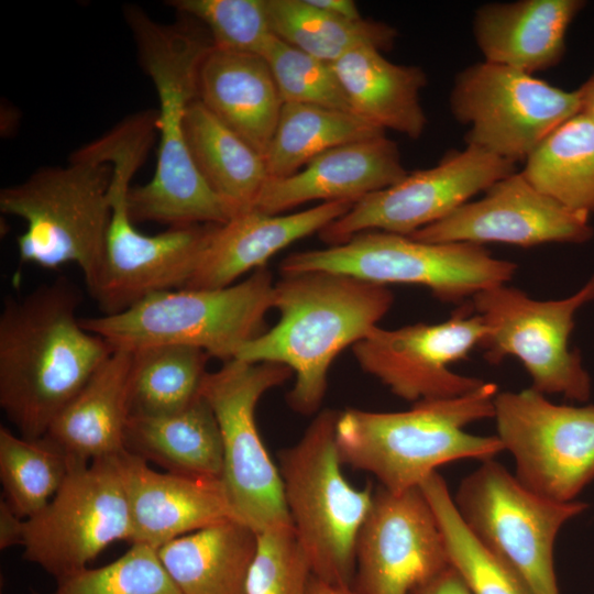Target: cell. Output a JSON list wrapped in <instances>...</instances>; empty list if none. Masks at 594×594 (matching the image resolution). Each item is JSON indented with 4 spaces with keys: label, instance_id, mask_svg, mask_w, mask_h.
<instances>
[{
    "label": "cell",
    "instance_id": "cell-26",
    "mask_svg": "<svg viewBox=\"0 0 594 594\" xmlns=\"http://www.w3.org/2000/svg\"><path fill=\"white\" fill-rule=\"evenodd\" d=\"M352 112L386 130L419 139L427 124L420 92L424 69L395 64L369 46L354 48L332 64Z\"/></svg>",
    "mask_w": 594,
    "mask_h": 594
},
{
    "label": "cell",
    "instance_id": "cell-30",
    "mask_svg": "<svg viewBox=\"0 0 594 594\" xmlns=\"http://www.w3.org/2000/svg\"><path fill=\"white\" fill-rule=\"evenodd\" d=\"M384 134L351 111L285 102L264 155L268 179L288 177L333 147Z\"/></svg>",
    "mask_w": 594,
    "mask_h": 594
},
{
    "label": "cell",
    "instance_id": "cell-4",
    "mask_svg": "<svg viewBox=\"0 0 594 594\" xmlns=\"http://www.w3.org/2000/svg\"><path fill=\"white\" fill-rule=\"evenodd\" d=\"M495 383L469 394L420 400L403 411H339L336 439L340 459L373 474L383 488L402 493L419 487L437 469L459 460L485 461L504 451L496 436L465 428L493 418Z\"/></svg>",
    "mask_w": 594,
    "mask_h": 594
},
{
    "label": "cell",
    "instance_id": "cell-5",
    "mask_svg": "<svg viewBox=\"0 0 594 594\" xmlns=\"http://www.w3.org/2000/svg\"><path fill=\"white\" fill-rule=\"evenodd\" d=\"M157 133L155 118L142 111L86 145V153L112 167L111 215L98 279L90 292L101 315L121 312L145 297L185 288L215 224L170 227L157 234L136 230L128 212L130 182Z\"/></svg>",
    "mask_w": 594,
    "mask_h": 594
},
{
    "label": "cell",
    "instance_id": "cell-18",
    "mask_svg": "<svg viewBox=\"0 0 594 594\" xmlns=\"http://www.w3.org/2000/svg\"><path fill=\"white\" fill-rule=\"evenodd\" d=\"M451 565L436 514L419 487L382 486L355 542V594H411Z\"/></svg>",
    "mask_w": 594,
    "mask_h": 594
},
{
    "label": "cell",
    "instance_id": "cell-40",
    "mask_svg": "<svg viewBox=\"0 0 594 594\" xmlns=\"http://www.w3.org/2000/svg\"><path fill=\"white\" fill-rule=\"evenodd\" d=\"M411 594H471V592L461 575L450 565Z\"/></svg>",
    "mask_w": 594,
    "mask_h": 594
},
{
    "label": "cell",
    "instance_id": "cell-24",
    "mask_svg": "<svg viewBox=\"0 0 594 594\" xmlns=\"http://www.w3.org/2000/svg\"><path fill=\"white\" fill-rule=\"evenodd\" d=\"M583 0H519L481 6L473 19L475 43L484 61L528 74L554 67L563 58L570 24Z\"/></svg>",
    "mask_w": 594,
    "mask_h": 594
},
{
    "label": "cell",
    "instance_id": "cell-33",
    "mask_svg": "<svg viewBox=\"0 0 594 594\" xmlns=\"http://www.w3.org/2000/svg\"><path fill=\"white\" fill-rule=\"evenodd\" d=\"M133 352L129 386L130 416H164L189 406L200 396L206 351L177 344L144 348Z\"/></svg>",
    "mask_w": 594,
    "mask_h": 594
},
{
    "label": "cell",
    "instance_id": "cell-12",
    "mask_svg": "<svg viewBox=\"0 0 594 594\" xmlns=\"http://www.w3.org/2000/svg\"><path fill=\"white\" fill-rule=\"evenodd\" d=\"M592 301L594 274L574 294L561 299H535L502 284L477 293L468 304L486 326L480 349L490 364L516 358L528 373L532 389L586 403L592 380L569 341L576 312Z\"/></svg>",
    "mask_w": 594,
    "mask_h": 594
},
{
    "label": "cell",
    "instance_id": "cell-1",
    "mask_svg": "<svg viewBox=\"0 0 594 594\" xmlns=\"http://www.w3.org/2000/svg\"><path fill=\"white\" fill-rule=\"evenodd\" d=\"M80 289L67 277L7 297L0 314V406L19 436L44 437L113 348L78 318Z\"/></svg>",
    "mask_w": 594,
    "mask_h": 594
},
{
    "label": "cell",
    "instance_id": "cell-39",
    "mask_svg": "<svg viewBox=\"0 0 594 594\" xmlns=\"http://www.w3.org/2000/svg\"><path fill=\"white\" fill-rule=\"evenodd\" d=\"M312 570L294 527L257 534L248 594H309Z\"/></svg>",
    "mask_w": 594,
    "mask_h": 594
},
{
    "label": "cell",
    "instance_id": "cell-10",
    "mask_svg": "<svg viewBox=\"0 0 594 594\" xmlns=\"http://www.w3.org/2000/svg\"><path fill=\"white\" fill-rule=\"evenodd\" d=\"M452 497L474 539L507 566L530 594H560L556 540L569 520L586 510V503L541 497L494 459L481 461L461 480Z\"/></svg>",
    "mask_w": 594,
    "mask_h": 594
},
{
    "label": "cell",
    "instance_id": "cell-23",
    "mask_svg": "<svg viewBox=\"0 0 594 594\" xmlns=\"http://www.w3.org/2000/svg\"><path fill=\"white\" fill-rule=\"evenodd\" d=\"M197 98L256 152L266 154L284 102L263 56L211 45L198 67Z\"/></svg>",
    "mask_w": 594,
    "mask_h": 594
},
{
    "label": "cell",
    "instance_id": "cell-42",
    "mask_svg": "<svg viewBox=\"0 0 594 594\" xmlns=\"http://www.w3.org/2000/svg\"><path fill=\"white\" fill-rule=\"evenodd\" d=\"M311 6L339 18L360 20L362 15L353 0H307Z\"/></svg>",
    "mask_w": 594,
    "mask_h": 594
},
{
    "label": "cell",
    "instance_id": "cell-45",
    "mask_svg": "<svg viewBox=\"0 0 594 594\" xmlns=\"http://www.w3.org/2000/svg\"><path fill=\"white\" fill-rule=\"evenodd\" d=\"M31 593L32 594H41V593H38L37 591H34V590H31Z\"/></svg>",
    "mask_w": 594,
    "mask_h": 594
},
{
    "label": "cell",
    "instance_id": "cell-6",
    "mask_svg": "<svg viewBox=\"0 0 594 594\" xmlns=\"http://www.w3.org/2000/svg\"><path fill=\"white\" fill-rule=\"evenodd\" d=\"M274 285L270 270L261 267L228 287L160 292L121 312L81 318V324L113 350L188 345L226 362L264 331Z\"/></svg>",
    "mask_w": 594,
    "mask_h": 594
},
{
    "label": "cell",
    "instance_id": "cell-7",
    "mask_svg": "<svg viewBox=\"0 0 594 594\" xmlns=\"http://www.w3.org/2000/svg\"><path fill=\"white\" fill-rule=\"evenodd\" d=\"M112 167L75 152L66 166L44 167L0 191V210L23 219L20 262L44 268L73 263L89 293L102 263L110 221Z\"/></svg>",
    "mask_w": 594,
    "mask_h": 594
},
{
    "label": "cell",
    "instance_id": "cell-13",
    "mask_svg": "<svg viewBox=\"0 0 594 594\" xmlns=\"http://www.w3.org/2000/svg\"><path fill=\"white\" fill-rule=\"evenodd\" d=\"M496 437L530 492L561 503L578 501L594 481V405H559L531 387L498 392Z\"/></svg>",
    "mask_w": 594,
    "mask_h": 594
},
{
    "label": "cell",
    "instance_id": "cell-29",
    "mask_svg": "<svg viewBox=\"0 0 594 594\" xmlns=\"http://www.w3.org/2000/svg\"><path fill=\"white\" fill-rule=\"evenodd\" d=\"M185 135L198 173L234 216L253 209L268 180L264 156L198 98L187 108Z\"/></svg>",
    "mask_w": 594,
    "mask_h": 594
},
{
    "label": "cell",
    "instance_id": "cell-19",
    "mask_svg": "<svg viewBox=\"0 0 594 594\" xmlns=\"http://www.w3.org/2000/svg\"><path fill=\"white\" fill-rule=\"evenodd\" d=\"M444 219L409 237L425 242L502 243L531 248L548 243L582 244L594 235L590 216L574 211L513 173Z\"/></svg>",
    "mask_w": 594,
    "mask_h": 594
},
{
    "label": "cell",
    "instance_id": "cell-14",
    "mask_svg": "<svg viewBox=\"0 0 594 594\" xmlns=\"http://www.w3.org/2000/svg\"><path fill=\"white\" fill-rule=\"evenodd\" d=\"M132 537L120 454L70 464L48 504L24 520L23 558L56 580L88 568L107 547Z\"/></svg>",
    "mask_w": 594,
    "mask_h": 594
},
{
    "label": "cell",
    "instance_id": "cell-35",
    "mask_svg": "<svg viewBox=\"0 0 594 594\" xmlns=\"http://www.w3.org/2000/svg\"><path fill=\"white\" fill-rule=\"evenodd\" d=\"M441 527L451 565L471 594H530L522 582L485 550L461 520L446 480L435 472L419 485Z\"/></svg>",
    "mask_w": 594,
    "mask_h": 594
},
{
    "label": "cell",
    "instance_id": "cell-43",
    "mask_svg": "<svg viewBox=\"0 0 594 594\" xmlns=\"http://www.w3.org/2000/svg\"><path fill=\"white\" fill-rule=\"evenodd\" d=\"M578 91L581 101V112L594 122V72Z\"/></svg>",
    "mask_w": 594,
    "mask_h": 594
},
{
    "label": "cell",
    "instance_id": "cell-27",
    "mask_svg": "<svg viewBox=\"0 0 594 594\" xmlns=\"http://www.w3.org/2000/svg\"><path fill=\"white\" fill-rule=\"evenodd\" d=\"M127 452L166 472L221 479L223 444L217 417L200 394L189 406L164 416H130Z\"/></svg>",
    "mask_w": 594,
    "mask_h": 594
},
{
    "label": "cell",
    "instance_id": "cell-22",
    "mask_svg": "<svg viewBox=\"0 0 594 594\" xmlns=\"http://www.w3.org/2000/svg\"><path fill=\"white\" fill-rule=\"evenodd\" d=\"M352 201H329L288 215L251 209L215 224L185 288L216 289L234 284L251 270L265 267L280 250L348 212Z\"/></svg>",
    "mask_w": 594,
    "mask_h": 594
},
{
    "label": "cell",
    "instance_id": "cell-32",
    "mask_svg": "<svg viewBox=\"0 0 594 594\" xmlns=\"http://www.w3.org/2000/svg\"><path fill=\"white\" fill-rule=\"evenodd\" d=\"M266 8L276 37L330 64L362 46L391 50L397 37L396 29L387 23L342 19L307 0H266Z\"/></svg>",
    "mask_w": 594,
    "mask_h": 594
},
{
    "label": "cell",
    "instance_id": "cell-37",
    "mask_svg": "<svg viewBox=\"0 0 594 594\" xmlns=\"http://www.w3.org/2000/svg\"><path fill=\"white\" fill-rule=\"evenodd\" d=\"M179 14L200 22L218 48L263 55L274 34L266 0H173Z\"/></svg>",
    "mask_w": 594,
    "mask_h": 594
},
{
    "label": "cell",
    "instance_id": "cell-36",
    "mask_svg": "<svg viewBox=\"0 0 594 594\" xmlns=\"http://www.w3.org/2000/svg\"><path fill=\"white\" fill-rule=\"evenodd\" d=\"M52 594H183L157 549L132 543L117 560L61 578Z\"/></svg>",
    "mask_w": 594,
    "mask_h": 594
},
{
    "label": "cell",
    "instance_id": "cell-17",
    "mask_svg": "<svg viewBox=\"0 0 594 594\" xmlns=\"http://www.w3.org/2000/svg\"><path fill=\"white\" fill-rule=\"evenodd\" d=\"M513 173L515 163L466 145L446 155L436 166L408 173L396 184L358 200L319 237L331 246L365 231L410 235L444 219Z\"/></svg>",
    "mask_w": 594,
    "mask_h": 594
},
{
    "label": "cell",
    "instance_id": "cell-9",
    "mask_svg": "<svg viewBox=\"0 0 594 594\" xmlns=\"http://www.w3.org/2000/svg\"><path fill=\"white\" fill-rule=\"evenodd\" d=\"M282 275L312 271L341 273L381 284L425 287L442 302L469 301L487 288L508 284L517 265L480 244L425 242L384 231H365L342 244L296 252L280 263Z\"/></svg>",
    "mask_w": 594,
    "mask_h": 594
},
{
    "label": "cell",
    "instance_id": "cell-38",
    "mask_svg": "<svg viewBox=\"0 0 594 594\" xmlns=\"http://www.w3.org/2000/svg\"><path fill=\"white\" fill-rule=\"evenodd\" d=\"M268 63L283 102L309 103L351 111L332 64L276 37L262 55Z\"/></svg>",
    "mask_w": 594,
    "mask_h": 594
},
{
    "label": "cell",
    "instance_id": "cell-15",
    "mask_svg": "<svg viewBox=\"0 0 594 594\" xmlns=\"http://www.w3.org/2000/svg\"><path fill=\"white\" fill-rule=\"evenodd\" d=\"M450 109L469 127L466 145L516 163L526 161L553 130L581 112V101L578 90L483 61L455 76Z\"/></svg>",
    "mask_w": 594,
    "mask_h": 594
},
{
    "label": "cell",
    "instance_id": "cell-41",
    "mask_svg": "<svg viewBox=\"0 0 594 594\" xmlns=\"http://www.w3.org/2000/svg\"><path fill=\"white\" fill-rule=\"evenodd\" d=\"M24 520L18 516L11 507L1 499L0 502V549L22 544L24 534Z\"/></svg>",
    "mask_w": 594,
    "mask_h": 594
},
{
    "label": "cell",
    "instance_id": "cell-3",
    "mask_svg": "<svg viewBox=\"0 0 594 594\" xmlns=\"http://www.w3.org/2000/svg\"><path fill=\"white\" fill-rule=\"evenodd\" d=\"M393 302L386 285L355 276L326 271L283 275L273 296L278 321L234 359L289 367L295 383L287 394L288 405L296 413L315 414L334 359L377 327Z\"/></svg>",
    "mask_w": 594,
    "mask_h": 594
},
{
    "label": "cell",
    "instance_id": "cell-44",
    "mask_svg": "<svg viewBox=\"0 0 594 594\" xmlns=\"http://www.w3.org/2000/svg\"><path fill=\"white\" fill-rule=\"evenodd\" d=\"M309 594H355L350 585L329 583L312 576Z\"/></svg>",
    "mask_w": 594,
    "mask_h": 594
},
{
    "label": "cell",
    "instance_id": "cell-34",
    "mask_svg": "<svg viewBox=\"0 0 594 594\" xmlns=\"http://www.w3.org/2000/svg\"><path fill=\"white\" fill-rule=\"evenodd\" d=\"M67 457L46 438L29 439L0 428L2 498L21 518L41 512L66 479Z\"/></svg>",
    "mask_w": 594,
    "mask_h": 594
},
{
    "label": "cell",
    "instance_id": "cell-28",
    "mask_svg": "<svg viewBox=\"0 0 594 594\" xmlns=\"http://www.w3.org/2000/svg\"><path fill=\"white\" fill-rule=\"evenodd\" d=\"M257 534L226 519L176 538L157 549L183 594H248Z\"/></svg>",
    "mask_w": 594,
    "mask_h": 594
},
{
    "label": "cell",
    "instance_id": "cell-21",
    "mask_svg": "<svg viewBox=\"0 0 594 594\" xmlns=\"http://www.w3.org/2000/svg\"><path fill=\"white\" fill-rule=\"evenodd\" d=\"M407 174L397 144L384 134L333 147L288 177L268 179L253 209L282 215L314 200L356 202Z\"/></svg>",
    "mask_w": 594,
    "mask_h": 594
},
{
    "label": "cell",
    "instance_id": "cell-31",
    "mask_svg": "<svg viewBox=\"0 0 594 594\" xmlns=\"http://www.w3.org/2000/svg\"><path fill=\"white\" fill-rule=\"evenodd\" d=\"M521 173L569 209L594 213V122L579 112L560 124L526 158Z\"/></svg>",
    "mask_w": 594,
    "mask_h": 594
},
{
    "label": "cell",
    "instance_id": "cell-11",
    "mask_svg": "<svg viewBox=\"0 0 594 594\" xmlns=\"http://www.w3.org/2000/svg\"><path fill=\"white\" fill-rule=\"evenodd\" d=\"M292 376V370L278 363L232 359L217 371L208 372L200 388L221 431V481L232 517L256 534L293 526L278 466L270 457L255 422L261 397Z\"/></svg>",
    "mask_w": 594,
    "mask_h": 594
},
{
    "label": "cell",
    "instance_id": "cell-16",
    "mask_svg": "<svg viewBox=\"0 0 594 594\" xmlns=\"http://www.w3.org/2000/svg\"><path fill=\"white\" fill-rule=\"evenodd\" d=\"M486 333L484 321L466 301L441 322L396 329L377 326L352 350L364 372L397 397L415 404L480 388L484 381L455 373L450 366L481 348Z\"/></svg>",
    "mask_w": 594,
    "mask_h": 594
},
{
    "label": "cell",
    "instance_id": "cell-8",
    "mask_svg": "<svg viewBox=\"0 0 594 594\" xmlns=\"http://www.w3.org/2000/svg\"><path fill=\"white\" fill-rule=\"evenodd\" d=\"M339 411L323 409L301 438L278 452L283 494L296 537L319 580L350 585L355 542L373 502L371 485L346 481L339 455Z\"/></svg>",
    "mask_w": 594,
    "mask_h": 594
},
{
    "label": "cell",
    "instance_id": "cell-25",
    "mask_svg": "<svg viewBox=\"0 0 594 594\" xmlns=\"http://www.w3.org/2000/svg\"><path fill=\"white\" fill-rule=\"evenodd\" d=\"M132 363V351L113 350L52 421L44 438L69 464H86L125 451Z\"/></svg>",
    "mask_w": 594,
    "mask_h": 594
},
{
    "label": "cell",
    "instance_id": "cell-2",
    "mask_svg": "<svg viewBox=\"0 0 594 594\" xmlns=\"http://www.w3.org/2000/svg\"><path fill=\"white\" fill-rule=\"evenodd\" d=\"M140 64L158 97L157 164L152 179L128 193L133 222L154 221L170 227L221 224L234 213L198 173L185 135V116L197 98V73L212 45L189 18L173 24L151 19L136 6L124 8Z\"/></svg>",
    "mask_w": 594,
    "mask_h": 594
},
{
    "label": "cell",
    "instance_id": "cell-20",
    "mask_svg": "<svg viewBox=\"0 0 594 594\" xmlns=\"http://www.w3.org/2000/svg\"><path fill=\"white\" fill-rule=\"evenodd\" d=\"M120 465L131 544L160 549L176 538L233 519L221 479L158 472L127 451L120 454Z\"/></svg>",
    "mask_w": 594,
    "mask_h": 594
}]
</instances>
